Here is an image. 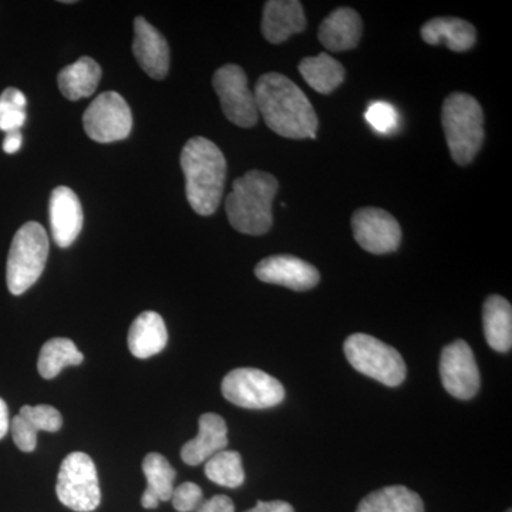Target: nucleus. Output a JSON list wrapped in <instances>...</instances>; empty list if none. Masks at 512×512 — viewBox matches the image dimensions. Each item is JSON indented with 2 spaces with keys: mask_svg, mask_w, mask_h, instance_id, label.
<instances>
[{
  "mask_svg": "<svg viewBox=\"0 0 512 512\" xmlns=\"http://www.w3.org/2000/svg\"><path fill=\"white\" fill-rule=\"evenodd\" d=\"M254 96L258 113L278 136L292 140L316 138V111L299 86L284 74L266 73L259 77Z\"/></svg>",
  "mask_w": 512,
  "mask_h": 512,
  "instance_id": "nucleus-1",
  "label": "nucleus"
},
{
  "mask_svg": "<svg viewBox=\"0 0 512 512\" xmlns=\"http://www.w3.org/2000/svg\"><path fill=\"white\" fill-rule=\"evenodd\" d=\"M181 168L192 210L202 217L214 214L220 207L227 177V161L220 148L208 138H191L181 153Z\"/></svg>",
  "mask_w": 512,
  "mask_h": 512,
  "instance_id": "nucleus-2",
  "label": "nucleus"
},
{
  "mask_svg": "<svg viewBox=\"0 0 512 512\" xmlns=\"http://www.w3.org/2000/svg\"><path fill=\"white\" fill-rule=\"evenodd\" d=\"M279 184L272 174L249 171L232 185L225 202L229 224L241 234L264 235L274 224V204Z\"/></svg>",
  "mask_w": 512,
  "mask_h": 512,
  "instance_id": "nucleus-3",
  "label": "nucleus"
},
{
  "mask_svg": "<svg viewBox=\"0 0 512 512\" xmlns=\"http://www.w3.org/2000/svg\"><path fill=\"white\" fill-rule=\"evenodd\" d=\"M448 150L458 165L476 158L484 141V114L480 103L466 93L447 97L441 111Z\"/></svg>",
  "mask_w": 512,
  "mask_h": 512,
  "instance_id": "nucleus-4",
  "label": "nucleus"
},
{
  "mask_svg": "<svg viewBox=\"0 0 512 512\" xmlns=\"http://www.w3.org/2000/svg\"><path fill=\"white\" fill-rule=\"evenodd\" d=\"M46 229L35 221L19 228L10 245L6 264V284L12 295H23L39 281L49 256Z\"/></svg>",
  "mask_w": 512,
  "mask_h": 512,
  "instance_id": "nucleus-5",
  "label": "nucleus"
},
{
  "mask_svg": "<svg viewBox=\"0 0 512 512\" xmlns=\"http://www.w3.org/2000/svg\"><path fill=\"white\" fill-rule=\"evenodd\" d=\"M345 355L357 372L377 380L384 386H400L406 379V363L392 346L365 333L350 335L345 342Z\"/></svg>",
  "mask_w": 512,
  "mask_h": 512,
  "instance_id": "nucleus-6",
  "label": "nucleus"
},
{
  "mask_svg": "<svg viewBox=\"0 0 512 512\" xmlns=\"http://www.w3.org/2000/svg\"><path fill=\"white\" fill-rule=\"evenodd\" d=\"M56 494L60 503L76 512H92L99 508V476L89 454L76 451L64 458L57 476Z\"/></svg>",
  "mask_w": 512,
  "mask_h": 512,
  "instance_id": "nucleus-7",
  "label": "nucleus"
},
{
  "mask_svg": "<svg viewBox=\"0 0 512 512\" xmlns=\"http://www.w3.org/2000/svg\"><path fill=\"white\" fill-rule=\"evenodd\" d=\"M221 390L229 403L244 409H271L285 399L278 379L252 367L231 370L222 380Z\"/></svg>",
  "mask_w": 512,
  "mask_h": 512,
  "instance_id": "nucleus-8",
  "label": "nucleus"
},
{
  "mask_svg": "<svg viewBox=\"0 0 512 512\" xmlns=\"http://www.w3.org/2000/svg\"><path fill=\"white\" fill-rule=\"evenodd\" d=\"M87 136L96 143H116L130 136L133 116L121 94L101 93L83 114Z\"/></svg>",
  "mask_w": 512,
  "mask_h": 512,
  "instance_id": "nucleus-9",
  "label": "nucleus"
},
{
  "mask_svg": "<svg viewBox=\"0 0 512 512\" xmlns=\"http://www.w3.org/2000/svg\"><path fill=\"white\" fill-rule=\"evenodd\" d=\"M212 86L220 97L222 111L235 126L251 128L258 123L254 93L249 90L247 74L237 64H225L212 79Z\"/></svg>",
  "mask_w": 512,
  "mask_h": 512,
  "instance_id": "nucleus-10",
  "label": "nucleus"
},
{
  "mask_svg": "<svg viewBox=\"0 0 512 512\" xmlns=\"http://www.w3.org/2000/svg\"><path fill=\"white\" fill-rule=\"evenodd\" d=\"M440 376L448 394L470 400L480 390L481 377L473 350L464 340H456L444 348L440 360Z\"/></svg>",
  "mask_w": 512,
  "mask_h": 512,
  "instance_id": "nucleus-11",
  "label": "nucleus"
},
{
  "mask_svg": "<svg viewBox=\"0 0 512 512\" xmlns=\"http://www.w3.org/2000/svg\"><path fill=\"white\" fill-rule=\"evenodd\" d=\"M353 237L370 254L396 251L402 242V228L389 212L380 208H360L352 217Z\"/></svg>",
  "mask_w": 512,
  "mask_h": 512,
  "instance_id": "nucleus-12",
  "label": "nucleus"
},
{
  "mask_svg": "<svg viewBox=\"0 0 512 512\" xmlns=\"http://www.w3.org/2000/svg\"><path fill=\"white\" fill-rule=\"evenodd\" d=\"M255 275L265 284L285 286L292 291H309L319 284L315 266L293 255H272L255 266Z\"/></svg>",
  "mask_w": 512,
  "mask_h": 512,
  "instance_id": "nucleus-13",
  "label": "nucleus"
},
{
  "mask_svg": "<svg viewBox=\"0 0 512 512\" xmlns=\"http://www.w3.org/2000/svg\"><path fill=\"white\" fill-rule=\"evenodd\" d=\"M50 229L60 248H67L76 241L83 228V208L72 188L56 187L49 202Z\"/></svg>",
  "mask_w": 512,
  "mask_h": 512,
  "instance_id": "nucleus-14",
  "label": "nucleus"
},
{
  "mask_svg": "<svg viewBox=\"0 0 512 512\" xmlns=\"http://www.w3.org/2000/svg\"><path fill=\"white\" fill-rule=\"evenodd\" d=\"M133 53L138 64L151 77L163 80L170 70V47L167 40L143 16L134 20Z\"/></svg>",
  "mask_w": 512,
  "mask_h": 512,
  "instance_id": "nucleus-15",
  "label": "nucleus"
},
{
  "mask_svg": "<svg viewBox=\"0 0 512 512\" xmlns=\"http://www.w3.org/2000/svg\"><path fill=\"white\" fill-rule=\"evenodd\" d=\"M198 426V436L181 448V458L188 466H200L228 446V427L220 414H202Z\"/></svg>",
  "mask_w": 512,
  "mask_h": 512,
  "instance_id": "nucleus-16",
  "label": "nucleus"
},
{
  "mask_svg": "<svg viewBox=\"0 0 512 512\" xmlns=\"http://www.w3.org/2000/svg\"><path fill=\"white\" fill-rule=\"evenodd\" d=\"M305 28V12L298 0H271L265 3L262 33L269 43H284Z\"/></svg>",
  "mask_w": 512,
  "mask_h": 512,
  "instance_id": "nucleus-17",
  "label": "nucleus"
},
{
  "mask_svg": "<svg viewBox=\"0 0 512 512\" xmlns=\"http://www.w3.org/2000/svg\"><path fill=\"white\" fill-rule=\"evenodd\" d=\"M363 23L359 13L350 8H339L323 20L319 40L330 52H348L359 45Z\"/></svg>",
  "mask_w": 512,
  "mask_h": 512,
  "instance_id": "nucleus-18",
  "label": "nucleus"
},
{
  "mask_svg": "<svg viewBox=\"0 0 512 512\" xmlns=\"http://www.w3.org/2000/svg\"><path fill=\"white\" fill-rule=\"evenodd\" d=\"M168 342L164 319L157 312L140 313L128 330L127 345L137 359H148L163 352Z\"/></svg>",
  "mask_w": 512,
  "mask_h": 512,
  "instance_id": "nucleus-19",
  "label": "nucleus"
},
{
  "mask_svg": "<svg viewBox=\"0 0 512 512\" xmlns=\"http://www.w3.org/2000/svg\"><path fill=\"white\" fill-rule=\"evenodd\" d=\"M421 37L427 45H444L453 52H467L476 45L477 32L467 20L434 18L424 23Z\"/></svg>",
  "mask_w": 512,
  "mask_h": 512,
  "instance_id": "nucleus-20",
  "label": "nucleus"
},
{
  "mask_svg": "<svg viewBox=\"0 0 512 512\" xmlns=\"http://www.w3.org/2000/svg\"><path fill=\"white\" fill-rule=\"evenodd\" d=\"M143 471L147 478V488L141 497V505L147 510H153L161 501H170L177 473L167 458L158 453L147 454L143 461Z\"/></svg>",
  "mask_w": 512,
  "mask_h": 512,
  "instance_id": "nucleus-21",
  "label": "nucleus"
},
{
  "mask_svg": "<svg viewBox=\"0 0 512 512\" xmlns=\"http://www.w3.org/2000/svg\"><path fill=\"white\" fill-rule=\"evenodd\" d=\"M484 335L495 352H510L512 346V308L503 296L491 295L483 308Z\"/></svg>",
  "mask_w": 512,
  "mask_h": 512,
  "instance_id": "nucleus-22",
  "label": "nucleus"
},
{
  "mask_svg": "<svg viewBox=\"0 0 512 512\" xmlns=\"http://www.w3.org/2000/svg\"><path fill=\"white\" fill-rule=\"evenodd\" d=\"M101 80V67L92 57H82L60 70L57 76L60 92L67 100L77 101L92 96Z\"/></svg>",
  "mask_w": 512,
  "mask_h": 512,
  "instance_id": "nucleus-23",
  "label": "nucleus"
},
{
  "mask_svg": "<svg viewBox=\"0 0 512 512\" xmlns=\"http://www.w3.org/2000/svg\"><path fill=\"white\" fill-rule=\"evenodd\" d=\"M356 512H424V503L404 485H390L363 498Z\"/></svg>",
  "mask_w": 512,
  "mask_h": 512,
  "instance_id": "nucleus-24",
  "label": "nucleus"
},
{
  "mask_svg": "<svg viewBox=\"0 0 512 512\" xmlns=\"http://www.w3.org/2000/svg\"><path fill=\"white\" fill-rule=\"evenodd\" d=\"M299 72L305 82L320 94H330L338 89L346 76L345 67L328 53H320L316 57H305L299 63Z\"/></svg>",
  "mask_w": 512,
  "mask_h": 512,
  "instance_id": "nucleus-25",
  "label": "nucleus"
},
{
  "mask_svg": "<svg viewBox=\"0 0 512 512\" xmlns=\"http://www.w3.org/2000/svg\"><path fill=\"white\" fill-rule=\"evenodd\" d=\"M83 360V353H80L72 340L66 338L50 339L40 350L37 370H39L43 379L52 380L60 375L64 367L82 365Z\"/></svg>",
  "mask_w": 512,
  "mask_h": 512,
  "instance_id": "nucleus-26",
  "label": "nucleus"
},
{
  "mask_svg": "<svg viewBox=\"0 0 512 512\" xmlns=\"http://www.w3.org/2000/svg\"><path fill=\"white\" fill-rule=\"evenodd\" d=\"M205 476L222 487L238 488L245 481L241 454L232 450H222L214 454L205 461Z\"/></svg>",
  "mask_w": 512,
  "mask_h": 512,
  "instance_id": "nucleus-27",
  "label": "nucleus"
},
{
  "mask_svg": "<svg viewBox=\"0 0 512 512\" xmlns=\"http://www.w3.org/2000/svg\"><path fill=\"white\" fill-rule=\"evenodd\" d=\"M26 106L25 94L15 87H8L0 94V130L5 133L20 130L26 121Z\"/></svg>",
  "mask_w": 512,
  "mask_h": 512,
  "instance_id": "nucleus-28",
  "label": "nucleus"
},
{
  "mask_svg": "<svg viewBox=\"0 0 512 512\" xmlns=\"http://www.w3.org/2000/svg\"><path fill=\"white\" fill-rule=\"evenodd\" d=\"M19 416L32 427L36 433L39 431H49L56 433L62 429L63 417L59 410L49 404H39V406H23L20 409Z\"/></svg>",
  "mask_w": 512,
  "mask_h": 512,
  "instance_id": "nucleus-29",
  "label": "nucleus"
},
{
  "mask_svg": "<svg viewBox=\"0 0 512 512\" xmlns=\"http://www.w3.org/2000/svg\"><path fill=\"white\" fill-rule=\"evenodd\" d=\"M366 120L376 133L389 134L396 130L399 114L392 104L386 101H373L366 111Z\"/></svg>",
  "mask_w": 512,
  "mask_h": 512,
  "instance_id": "nucleus-30",
  "label": "nucleus"
},
{
  "mask_svg": "<svg viewBox=\"0 0 512 512\" xmlns=\"http://www.w3.org/2000/svg\"><path fill=\"white\" fill-rule=\"evenodd\" d=\"M171 501H173V507L178 512H195L204 501V495H202V490L197 484L183 483L174 488Z\"/></svg>",
  "mask_w": 512,
  "mask_h": 512,
  "instance_id": "nucleus-31",
  "label": "nucleus"
},
{
  "mask_svg": "<svg viewBox=\"0 0 512 512\" xmlns=\"http://www.w3.org/2000/svg\"><path fill=\"white\" fill-rule=\"evenodd\" d=\"M10 430H12L13 441H15L16 447H18L20 451H23V453H32V451H35L37 446V434L39 433H36L19 414L10 421Z\"/></svg>",
  "mask_w": 512,
  "mask_h": 512,
  "instance_id": "nucleus-32",
  "label": "nucleus"
},
{
  "mask_svg": "<svg viewBox=\"0 0 512 512\" xmlns=\"http://www.w3.org/2000/svg\"><path fill=\"white\" fill-rule=\"evenodd\" d=\"M195 512H235V505L227 495H214L210 500L202 501Z\"/></svg>",
  "mask_w": 512,
  "mask_h": 512,
  "instance_id": "nucleus-33",
  "label": "nucleus"
},
{
  "mask_svg": "<svg viewBox=\"0 0 512 512\" xmlns=\"http://www.w3.org/2000/svg\"><path fill=\"white\" fill-rule=\"evenodd\" d=\"M245 512H295L293 507L285 501H259L254 508Z\"/></svg>",
  "mask_w": 512,
  "mask_h": 512,
  "instance_id": "nucleus-34",
  "label": "nucleus"
},
{
  "mask_svg": "<svg viewBox=\"0 0 512 512\" xmlns=\"http://www.w3.org/2000/svg\"><path fill=\"white\" fill-rule=\"evenodd\" d=\"M23 137L20 130L10 131L6 133L5 141H3V151L6 154L18 153L20 147H22Z\"/></svg>",
  "mask_w": 512,
  "mask_h": 512,
  "instance_id": "nucleus-35",
  "label": "nucleus"
},
{
  "mask_svg": "<svg viewBox=\"0 0 512 512\" xmlns=\"http://www.w3.org/2000/svg\"><path fill=\"white\" fill-rule=\"evenodd\" d=\"M10 429L9 409L5 400L0 397V440L8 434Z\"/></svg>",
  "mask_w": 512,
  "mask_h": 512,
  "instance_id": "nucleus-36",
  "label": "nucleus"
},
{
  "mask_svg": "<svg viewBox=\"0 0 512 512\" xmlns=\"http://www.w3.org/2000/svg\"><path fill=\"white\" fill-rule=\"evenodd\" d=\"M507 512H511V510H508Z\"/></svg>",
  "mask_w": 512,
  "mask_h": 512,
  "instance_id": "nucleus-37",
  "label": "nucleus"
}]
</instances>
